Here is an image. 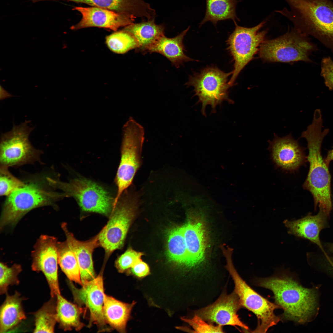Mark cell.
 I'll use <instances>...</instances> for the list:
<instances>
[{
    "instance_id": "6",
    "label": "cell",
    "mask_w": 333,
    "mask_h": 333,
    "mask_svg": "<svg viewBox=\"0 0 333 333\" xmlns=\"http://www.w3.org/2000/svg\"><path fill=\"white\" fill-rule=\"evenodd\" d=\"M144 139L143 127L130 117L123 128L121 158L116 178L117 191L115 204L132 183L140 166Z\"/></svg>"
},
{
    "instance_id": "18",
    "label": "cell",
    "mask_w": 333,
    "mask_h": 333,
    "mask_svg": "<svg viewBox=\"0 0 333 333\" xmlns=\"http://www.w3.org/2000/svg\"><path fill=\"white\" fill-rule=\"evenodd\" d=\"M61 227L65 235L66 241L77 259L83 285L95 277L92 254L94 249L99 245L98 235L88 240L80 241L69 231L66 223H62Z\"/></svg>"
},
{
    "instance_id": "27",
    "label": "cell",
    "mask_w": 333,
    "mask_h": 333,
    "mask_svg": "<svg viewBox=\"0 0 333 333\" xmlns=\"http://www.w3.org/2000/svg\"><path fill=\"white\" fill-rule=\"evenodd\" d=\"M239 1L236 0H206L205 16L199 24L201 26L211 21L215 26L219 21L232 19L239 21L236 9Z\"/></svg>"
},
{
    "instance_id": "26",
    "label": "cell",
    "mask_w": 333,
    "mask_h": 333,
    "mask_svg": "<svg viewBox=\"0 0 333 333\" xmlns=\"http://www.w3.org/2000/svg\"><path fill=\"white\" fill-rule=\"evenodd\" d=\"M56 298L57 320L60 327L64 331L81 329L84 326L80 320L82 308L68 301L60 294L57 295Z\"/></svg>"
},
{
    "instance_id": "38",
    "label": "cell",
    "mask_w": 333,
    "mask_h": 333,
    "mask_svg": "<svg viewBox=\"0 0 333 333\" xmlns=\"http://www.w3.org/2000/svg\"><path fill=\"white\" fill-rule=\"evenodd\" d=\"M324 161L326 165L329 166L330 162L333 161V149L328 151L327 155Z\"/></svg>"
},
{
    "instance_id": "19",
    "label": "cell",
    "mask_w": 333,
    "mask_h": 333,
    "mask_svg": "<svg viewBox=\"0 0 333 333\" xmlns=\"http://www.w3.org/2000/svg\"><path fill=\"white\" fill-rule=\"evenodd\" d=\"M329 217L322 209L314 215L308 214L297 220L284 221L290 234L309 240L322 249L323 247L319 239V233L323 229L328 227Z\"/></svg>"
},
{
    "instance_id": "15",
    "label": "cell",
    "mask_w": 333,
    "mask_h": 333,
    "mask_svg": "<svg viewBox=\"0 0 333 333\" xmlns=\"http://www.w3.org/2000/svg\"><path fill=\"white\" fill-rule=\"evenodd\" d=\"M268 142L272 160L282 170L293 173L305 164L307 158L304 149L291 133L282 137L274 133L273 139Z\"/></svg>"
},
{
    "instance_id": "13",
    "label": "cell",
    "mask_w": 333,
    "mask_h": 333,
    "mask_svg": "<svg viewBox=\"0 0 333 333\" xmlns=\"http://www.w3.org/2000/svg\"><path fill=\"white\" fill-rule=\"evenodd\" d=\"M57 242L54 236L42 235L37 240L31 253L32 269L43 274L51 297L60 294L58 278Z\"/></svg>"
},
{
    "instance_id": "7",
    "label": "cell",
    "mask_w": 333,
    "mask_h": 333,
    "mask_svg": "<svg viewBox=\"0 0 333 333\" xmlns=\"http://www.w3.org/2000/svg\"><path fill=\"white\" fill-rule=\"evenodd\" d=\"M50 186L72 197L84 211L109 216L114 206L115 198L101 185L90 180L77 178L69 182L47 178Z\"/></svg>"
},
{
    "instance_id": "23",
    "label": "cell",
    "mask_w": 333,
    "mask_h": 333,
    "mask_svg": "<svg viewBox=\"0 0 333 333\" xmlns=\"http://www.w3.org/2000/svg\"><path fill=\"white\" fill-rule=\"evenodd\" d=\"M190 27L177 36L172 38L162 36L150 49L148 52H156L166 57L173 65L178 68L183 62L195 60L184 53L183 40Z\"/></svg>"
},
{
    "instance_id": "29",
    "label": "cell",
    "mask_w": 333,
    "mask_h": 333,
    "mask_svg": "<svg viewBox=\"0 0 333 333\" xmlns=\"http://www.w3.org/2000/svg\"><path fill=\"white\" fill-rule=\"evenodd\" d=\"M58 264L71 281L82 285L78 262L73 250L66 240L57 243Z\"/></svg>"
},
{
    "instance_id": "17",
    "label": "cell",
    "mask_w": 333,
    "mask_h": 333,
    "mask_svg": "<svg viewBox=\"0 0 333 333\" xmlns=\"http://www.w3.org/2000/svg\"><path fill=\"white\" fill-rule=\"evenodd\" d=\"M73 10L78 11L82 16L81 20L71 27L74 30L97 27L116 31L120 27H125L134 23L136 18L132 16L95 6H77Z\"/></svg>"
},
{
    "instance_id": "39",
    "label": "cell",
    "mask_w": 333,
    "mask_h": 333,
    "mask_svg": "<svg viewBox=\"0 0 333 333\" xmlns=\"http://www.w3.org/2000/svg\"><path fill=\"white\" fill-rule=\"evenodd\" d=\"M326 245L330 253V255L329 257H330L329 259L331 261L332 267L333 269V243H327Z\"/></svg>"
},
{
    "instance_id": "36",
    "label": "cell",
    "mask_w": 333,
    "mask_h": 333,
    "mask_svg": "<svg viewBox=\"0 0 333 333\" xmlns=\"http://www.w3.org/2000/svg\"><path fill=\"white\" fill-rule=\"evenodd\" d=\"M320 74L325 86L330 90H333V60L330 56L322 59Z\"/></svg>"
},
{
    "instance_id": "2",
    "label": "cell",
    "mask_w": 333,
    "mask_h": 333,
    "mask_svg": "<svg viewBox=\"0 0 333 333\" xmlns=\"http://www.w3.org/2000/svg\"><path fill=\"white\" fill-rule=\"evenodd\" d=\"M254 284L273 292L276 303L284 310L281 320L304 323L315 308L316 291L303 287L286 272L269 278H256Z\"/></svg>"
},
{
    "instance_id": "20",
    "label": "cell",
    "mask_w": 333,
    "mask_h": 333,
    "mask_svg": "<svg viewBox=\"0 0 333 333\" xmlns=\"http://www.w3.org/2000/svg\"><path fill=\"white\" fill-rule=\"evenodd\" d=\"M187 254L186 266H197L203 261L206 248L205 232L199 220L188 221L183 226Z\"/></svg>"
},
{
    "instance_id": "40",
    "label": "cell",
    "mask_w": 333,
    "mask_h": 333,
    "mask_svg": "<svg viewBox=\"0 0 333 333\" xmlns=\"http://www.w3.org/2000/svg\"><path fill=\"white\" fill-rule=\"evenodd\" d=\"M0 94L1 99H2L7 97H10L12 96L6 91L1 85H0Z\"/></svg>"
},
{
    "instance_id": "10",
    "label": "cell",
    "mask_w": 333,
    "mask_h": 333,
    "mask_svg": "<svg viewBox=\"0 0 333 333\" xmlns=\"http://www.w3.org/2000/svg\"><path fill=\"white\" fill-rule=\"evenodd\" d=\"M264 21L255 26L246 27L234 22V31L227 40L228 50L234 61V69L228 83L232 86L238 76L245 66L253 58L259 50L258 47L264 41L266 30L259 31L264 26Z\"/></svg>"
},
{
    "instance_id": "33",
    "label": "cell",
    "mask_w": 333,
    "mask_h": 333,
    "mask_svg": "<svg viewBox=\"0 0 333 333\" xmlns=\"http://www.w3.org/2000/svg\"><path fill=\"white\" fill-rule=\"evenodd\" d=\"M25 183L14 176L9 171L8 167L1 166L0 169V194L8 196L12 192L23 186Z\"/></svg>"
},
{
    "instance_id": "32",
    "label": "cell",
    "mask_w": 333,
    "mask_h": 333,
    "mask_svg": "<svg viewBox=\"0 0 333 333\" xmlns=\"http://www.w3.org/2000/svg\"><path fill=\"white\" fill-rule=\"evenodd\" d=\"M22 271L21 266L14 264L8 266L3 262L0 263V294L6 293L10 286L17 285L19 282L18 275Z\"/></svg>"
},
{
    "instance_id": "16",
    "label": "cell",
    "mask_w": 333,
    "mask_h": 333,
    "mask_svg": "<svg viewBox=\"0 0 333 333\" xmlns=\"http://www.w3.org/2000/svg\"><path fill=\"white\" fill-rule=\"evenodd\" d=\"M241 306L234 291L229 294H223L212 304L198 310L196 314L205 320L220 326H238L248 331V327L240 320L237 314Z\"/></svg>"
},
{
    "instance_id": "37",
    "label": "cell",
    "mask_w": 333,
    "mask_h": 333,
    "mask_svg": "<svg viewBox=\"0 0 333 333\" xmlns=\"http://www.w3.org/2000/svg\"><path fill=\"white\" fill-rule=\"evenodd\" d=\"M131 268L133 273L139 278L145 277L150 273L148 265L141 259L137 261Z\"/></svg>"
},
{
    "instance_id": "24",
    "label": "cell",
    "mask_w": 333,
    "mask_h": 333,
    "mask_svg": "<svg viewBox=\"0 0 333 333\" xmlns=\"http://www.w3.org/2000/svg\"><path fill=\"white\" fill-rule=\"evenodd\" d=\"M135 303H125L105 294L103 313L106 323L120 332H125L127 323Z\"/></svg>"
},
{
    "instance_id": "8",
    "label": "cell",
    "mask_w": 333,
    "mask_h": 333,
    "mask_svg": "<svg viewBox=\"0 0 333 333\" xmlns=\"http://www.w3.org/2000/svg\"><path fill=\"white\" fill-rule=\"evenodd\" d=\"M232 73V71L225 73L216 67H211L189 77L185 84L194 87V96L198 97L197 103L201 104V112L203 115L206 116L205 109L208 105L211 106L212 113H214L216 106L223 101L234 103L229 97L228 91L232 86L228 83V78Z\"/></svg>"
},
{
    "instance_id": "22",
    "label": "cell",
    "mask_w": 333,
    "mask_h": 333,
    "mask_svg": "<svg viewBox=\"0 0 333 333\" xmlns=\"http://www.w3.org/2000/svg\"><path fill=\"white\" fill-rule=\"evenodd\" d=\"M155 18L137 23H133L125 27L123 30L131 34L137 40L138 52L145 54L164 35L165 27L163 24H157Z\"/></svg>"
},
{
    "instance_id": "4",
    "label": "cell",
    "mask_w": 333,
    "mask_h": 333,
    "mask_svg": "<svg viewBox=\"0 0 333 333\" xmlns=\"http://www.w3.org/2000/svg\"><path fill=\"white\" fill-rule=\"evenodd\" d=\"M65 197L63 192L49 190L35 183H25L6 199L0 217V230L14 227L31 210L43 206H55L57 201Z\"/></svg>"
},
{
    "instance_id": "3",
    "label": "cell",
    "mask_w": 333,
    "mask_h": 333,
    "mask_svg": "<svg viewBox=\"0 0 333 333\" xmlns=\"http://www.w3.org/2000/svg\"><path fill=\"white\" fill-rule=\"evenodd\" d=\"M286 8L276 11L291 21L294 28L311 36L333 53V2L331 0H284Z\"/></svg>"
},
{
    "instance_id": "12",
    "label": "cell",
    "mask_w": 333,
    "mask_h": 333,
    "mask_svg": "<svg viewBox=\"0 0 333 333\" xmlns=\"http://www.w3.org/2000/svg\"><path fill=\"white\" fill-rule=\"evenodd\" d=\"M135 197L127 193L122 195L109 216L107 223L97 235L99 245L104 249L108 255L123 245L134 217Z\"/></svg>"
},
{
    "instance_id": "30",
    "label": "cell",
    "mask_w": 333,
    "mask_h": 333,
    "mask_svg": "<svg viewBox=\"0 0 333 333\" xmlns=\"http://www.w3.org/2000/svg\"><path fill=\"white\" fill-rule=\"evenodd\" d=\"M56 297H51L34 314L35 333H53L57 322Z\"/></svg>"
},
{
    "instance_id": "28",
    "label": "cell",
    "mask_w": 333,
    "mask_h": 333,
    "mask_svg": "<svg viewBox=\"0 0 333 333\" xmlns=\"http://www.w3.org/2000/svg\"><path fill=\"white\" fill-rule=\"evenodd\" d=\"M167 234L168 259L176 264L186 266L187 254L183 226L171 229Z\"/></svg>"
},
{
    "instance_id": "5",
    "label": "cell",
    "mask_w": 333,
    "mask_h": 333,
    "mask_svg": "<svg viewBox=\"0 0 333 333\" xmlns=\"http://www.w3.org/2000/svg\"><path fill=\"white\" fill-rule=\"evenodd\" d=\"M318 50L308 36L294 27L277 38L264 41L259 51L260 57L264 62L314 63L310 56Z\"/></svg>"
},
{
    "instance_id": "25",
    "label": "cell",
    "mask_w": 333,
    "mask_h": 333,
    "mask_svg": "<svg viewBox=\"0 0 333 333\" xmlns=\"http://www.w3.org/2000/svg\"><path fill=\"white\" fill-rule=\"evenodd\" d=\"M24 298L18 291L7 295L0 307V332L4 333L26 319L22 302Z\"/></svg>"
},
{
    "instance_id": "11",
    "label": "cell",
    "mask_w": 333,
    "mask_h": 333,
    "mask_svg": "<svg viewBox=\"0 0 333 333\" xmlns=\"http://www.w3.org/2000/svg\"><path fill=\"white\" fill-rule=\"evenodd\" d=\"M25 121L14 125L10 131L2 134L0 145L1 166L7 167L32 163L39 159L41 151L31 144L29 136L33 128Z\"/></svg>"
},
{
    "instance_id": "1",
    "label": "cell",
    "mask_w": 333,
    "mask_h": 333,
    "mask_svg": "<svg viewBox=\"0 0 333 333\" xmlns=\"http://www.w3.org/2000/svg\"><path fill=\"white\" fill-rule=\"evenodd\" d=\"M322 113L315 112L312 123L301 135V137L305 138L307 142L308 154L307 158L310 164L303 187L312 195L315 209L318 206L329 217L332 208L331 177L328 166L324 162L321 153L323 140L329 130L326 129L322 131Z\"/></svg>"
},
{
    "instance_id": "9",
    "label": "cell",
    "mask_w": 333,
    "mask_h": 333,
    "mask_svg": "<svg viewBox=\"0 0 333 333\" xmlns=\"http://www.w3.org/2000/svg\"><path fill=\"white\" fill-rule=\"evenodd\" d=\"M226 267L233 280L234 292L242 306L252 312L257 317V327L251 332L265 333L270 327L277 325L281 320V317L276 316L274 311L281 307L269 301L251 288L238 274L231 259L227 260Z\"/></svg>"
},
{
    "instance_id": "14",
    "label": "cell",
    "mask_w": 333,
    "mask_h": 333,
    "mask_svg": "<svg viewBox=\"0 0 333 333\" xmlns=\"http://www.w3.org/2000/svg\"><path fill=\"white\" fill-rule=\"evenodd\" d=\"M70 284L76 302L84 305L88 309L90 323L96 324L99 331H106V323L103 313L105 293L102 274L83 284L80 289Z\"/></svg>"
},
{
    "instance_id": "34",
    "label": "cell",
    "mask_w": 333,
    "mask_h": 333,
    "mask_svg": "<svg viewBox=\"0 0 333 333\" xmlns=\"http://www.w3.org/2000/svg\"><path fill=\"white\" fill-rule=\"evenodd\" d=\"M182 319L188 323L196 333H222L223 332L222 326H214L206 323L205 320L198 314H195L192 319L181 318Z\"/></svg>"
},
{
    "instance_id": "31",
    "label": "cell",
    "mask_w": 333,
    "mask_h": 333,
    "mask_svg": "<svg viewBox=\"0 0 333 333\" xmlns=\"http://www.w3.org/2000/svg\"><path fill=\"white\" fill-rule=\"evenodd\" d=\"M106 43L113 51L123 54L138 46L137 42L130 33L124 30L114 32L106 37Z\"/></svg>"
},
{
    "instance_id": "35",
    "label": "cell",
    "mask_w": 333,
    "mask_h": 333,
    "mask_svg": "<svg viewBox=\"0 0 333 333\" xmlns=\"http://www.w3.org/2000/svg\"><path fill=\"white\" fill-rule=\"evenodd\" d=\"M143 254L130 248L119 257L115 262L116 267L119 272L122 273L131 268Z\"/></svg>"
},
{
    "instance_id": "21",
    "label": "cell",
    "mask_w": 333,
    "mask_h": 333,
    "mask_svg": "<svg viewBox=\"0 0 333 333\" xmlns=\"http://www.w3.org/2000/svg\"><path fill=\"white\" fill-rule=\"evenodd\" d=\"M64 0L85 3L132 16L135 18L149 19L154 16L155 12V10L143 0Z\"/></svg>"
}]
</instances>
